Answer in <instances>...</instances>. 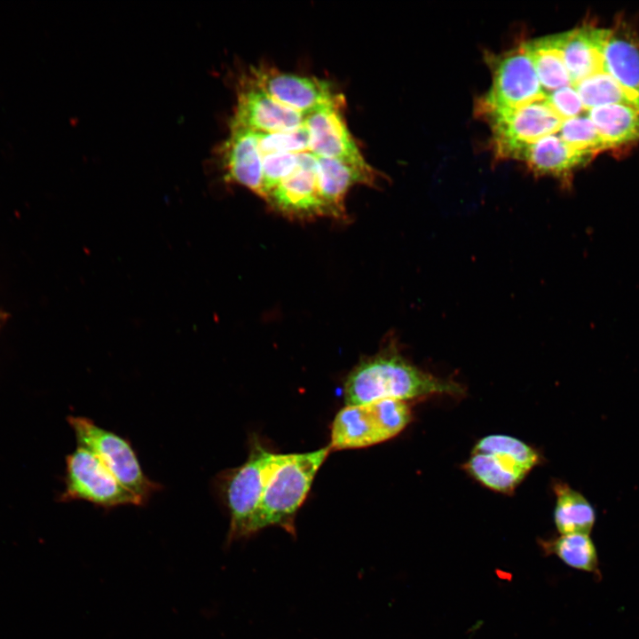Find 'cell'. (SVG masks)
Segmentation results:
<instances>
[{
    "instance_id": "5b68a950",
    "label": "cell",
    "mask_w": 639,
    "mask_h": 639,
    "mask_svg": "<svg viewBox=\"0 0 639 639\" xmlns=\"http://www.w3.org/2000/svg\"><path fill=\"white\" fill-rule=\"evenodd\" d=\"M406 401L383 399L346 405L331 425V450L358 449L391 439L412 421Z\"/></svg>"
},
{
    "instance_id": "d4e9b609",
    "label": "cell",
    "mask_w": 639,
    "mask_h": 639,
    "mask_svg": "<svg viewBox=\"0 0 639 639\" xmlns=\"http://www.w3.org/2000/svg\"><path fill=\"white\" fill-rule=\"evenodd\" d=\"M258 148L261 154L273 152L300 153L310 151V135L308 129L304 122L303 126L293 131L286 132H258Z\"/></svg>"
},
{
    "instance_id": "ba28073f",
    "label": "cell",
    "mask_w": 639,
    "mask_h": 639,
    "mask_svg": "<svg viewBox=\"0 0 639 639\" xmlns=\"http://www.w3.org/2000/svg\"><path fill=\"white\" fill-rule=\"evenodd\" d=\"M489 121L496 154L516 158L526 146L557 132L564 120L545 99L508 110H479Z\"/></svg>"
},
{
    "instance_id": "cb8c5ba5",
    "label": "cell",
    "mask_w": 639,
    "mask_h": 639,
    "mask_svg": "<svg viewBox=\"0 0 639 639\" xmlns=\"http://www.w3.org/2000/svg\"><path fill=\"white\" fill-rule=\"evenodd\" d=\"M300 153L261 154L263 161L262 189L259 195L261 198L265 201L272 191L294 171L298 164Z\"/></svg>"
},
{
    "instance_id": "2e32d148",
    "label": "cell",
    "mask_w": 639,
    "mask_h": 639,
    "mask_svg": "<svg viewBox=\"0 0 639 639\" xmlns=\"http://www.w3.org/2000/svg\"><path fill=\"white\" fill-rule=\"evenodd\" d=\"M593 156L570 147L560 136H546L525 146L517 159L525 162L536 176L567 178L572 170L588 162Z\"/></svg>"
},
{
    "instance_id": "9c48e42d",
    "label": "cell",
    "mask_w": 639,
    "mask_h": 639,
    "mask_svg": "<svg viewBox=\"0 0 639 639\" xmlns=\"http://www.w3.org/2000/svg\"><path fill=\"white\" fill-rule=\"evenodd\" d=\"M493 83L480 100L479 110L516 109L545 99L535 68L526 50L519 48L491 57Z\"/></svg>"
},
{
    "instance_id": "7a4b0ae2",
    "label": "cell",
    "mask_w": 639,
    "mask_h": 639,
    "mask_svg": "<svg viewBox=\"0 0 639 639\" xmlns=\"http://www.w3.org/2000/svg\"><path fill=\"white\" fill-rule=\"evenodd\" d=\"M286 455L268 451L255 437L250 440L247 460L216 477V489L230 516L229 540L251 534V524L264 492Z\"/></svg>"
},
{
    "instance_id": "d6986e66",
    "label": "cell",
    "mask_w": 639,
    "mask_h": 639,
    "mask_svg": "<svg viewBox=\"0 0 639 639\" xmlns=\"http://www.w3.org/2000/svg\"><path fill=\"white\" fill-rule=\"evenodd\" d=\"M587 112L609 148L639 139V108L608 105Z\"/></svg>"
},
{
    "instance_id": "44dd1931",
    "label": "cell",
    "mask_w": 639,
    "mask_h": 639,
    "mask_svg": "<svg viewBox=\"0 0 639 639\" xmlns=\"http://www.w3.org/2000/svg\"><path fill=\"white\" fill-rule=\"evenodd\" d=\"M573 87L586 111L608 105H625L639 108V95L622 86L606 72L588 76Z\"/></svg>"
},
{
    "instance_id": "ffe728a7",
    "label": "cell",
    "mask_w": 639,
    "mask_h": 639,
    "mask_svg": "<svg viewBox=\"0 0 639 639\" xmlns=\"http://www.w3.org/2000/svg\"><path fill=\"white\" fill-rule=\"evenodd\" d=\"M604 60L606 73L639 95V49L629 36L611 30Z\"/></svg>"
},
{
    "instance_id": "5bb4252c",
    "label": "cell",
    "mask_w": 639,
    "mask_h": 639,
    "mask_svg": "<svg viewBox=\"0 0 639 639\" xmlns=\"http://www.w3.org/2000/svg\"><path fill=\"white\" fill-rule=\"evenodd\" d=\"M219 156L227 180L260 195L263 161L256 131L230 125L229 137L220 146Z\"/></svg>"
},
{
    "instance_id": "6da1fadb",
    "label": "cell",
    "mask_w": 639,
    "mask_h": 639,
    "mask_svg": "<svg viewBox=\"0 0 639 639\" xmlns=\"http://www.w3.org/2000/svg\"><path fill=\"white\" fill-rule=\"evenodd\" d=\"M458 383L435 376L407 360L393 343L359 361L343 385L346 405L375 400L406 401L434 395L462 396Z\"/></svg>"
},
{
    "instance_id": "4fadbf2b",
    "label": "cell",
    "mask_w": 639,
    "mask_h": 639,
    "mask_svg": "<svg viewBox=\"0 0 639 639\" xmlns=\"http://www.w3.org/2000/svg\"><path fill=\"white\" fill-rule=\"evenodd\" d=\"M306 115L274 100L246 76L230 125L265 133L293 131L303 126Z\"/></svg>"
},
{
    "instance_id": "9a60e30c",
    "label": "cell",
    "mask_w": 639,
    "mask_h": 639,
    "mask_svg": "<svg viewBox=\"0 0 639 639\" xmlns=\"http://www.w3.org/2000/svg\"><path fill=\"white\" fill-rule=\"evenodd\" d=\"M611 29L583 27L559 34L561 50L572 86L605 72L604 53Z\"/></svg>"
},
{
    "instance_id": "52a82bcc",
    "label": "cell",
    "mask_w": 639,
    "mask_h": 639,
    "mask_svg": "<svg viewBox=\"0 0 639 639\" xmlns=\"http://www.w3.org/2000/svg\"><path fill=\"white\" fill-rule=\"evenodd\" d=\"M85 501L111 509L119 506H140L145 501L126 488L90 449L77 446L67 456L65 489L61 501Z\"/></svg>"
},
{
    "instance_id": "8fae6325",
    "label": "cell",
    "mask_w": 639,
    "mask_h": 639,
    "mask_svg": "<svg viewBox=\"0 0 639 639\" xmlns=\"http://www.w3.org/2000/svg\"><path fill=\"white\" fill-rule=\"evenodd\" d=\"M247 77L274 100L305 114L343 99L325 81L267 66L252 67Z\"/></svg>"
},
{
    "instance_id": "7c38bea8",
    "label": "cell",
    "mask_w": 639,
    "mask_h": 639,
    "mask_svg": "<svg viewBox=\"0 0 639 639\" xmlns=\"http://www.w3.org/2000/svg\"><path fill=\"white\" fill-rule=\"evenodd\" d=\"M270 208L291 219L326 217L318 185V156L311 151L299 154L294 171L268 195Z\"/></svg>"
},
{
    "instance_id": "e0dca14e",
    "label": "cell",
    "mask_w": 639,
    "mask_h": 639,
    "mask_svg": "<svg viewBox=\"0 0 639 639\" xmlns=\"http://www.w3.org/2000/svg\"><path fill=\"white\" fill-rule=\"evenodd\" d=\"M546 94L572 85L561 50L560 36H548L524 44Z\"/></svg>"
},
{
    "instance_id": "8992f818",
    "label": "cell",
    "mask_w": 639,
    "mask_h": 639,
    "mask_svg": "<svg viewBox=\"0 0 639 639\" xmlns=\"http://www.w3.org/2000/svg\"><path fill=\"white\" fill-rule=\"evenodd\" d=\"M78 446L92 451L126 488L138 495L145 503L161 488L143 471L130 441L83 416L67 418Z\"/></svg>"
},
{
    "instance_id": "277c9868",
    "label": "cell",
    "mask_w": 639,
    "mask_h": 639,
    "mask_svg": "<svg viewBox=\"0 0 639 639\" xmlns=\"http://www.w3.org/2000/svg\"><path fill=\"white\" fill-rule=\"evenodd\" d=\"M540 462L539 452L524 441L490 434L477 440L462 468L487 489L509 495Z\"/></svg>"
},
{
    "instance_id": "603a6c76",
    "label": "cell",
    "mask_w": 639,
    "mask_h": 639,
    "mask_svg": "<svg viewBox=\"0 0 639 639\" xmlns=\"http://www.w3.org/2000/svg\"><path fill=\"white\" fill-rule=\"evenodd\" d=\"M559 131L564 142L578 152L594 156L609 148L588 114L564 120Z\"/></svg>"
},
{
    "instance_id": "7402d4cb",
    "label": "cell",
    "mask_w": 639,
    "mask_h": 639,
    "mask_svg": "<svg viewBox=\"0 0 639 639\" xmlns=\"http://www.w3.org/2000/svg\"><path fill=\"white\" fill-rule=\"evenodd\" d=\"M544 548L572 568L599 574L598 556L589 534H561L546 541Z\"/></svg>"
},
{
    "instance_id": "4316f807",
    "label": "cell",
    "mask_w": 639,
    "mask_h": 639,
    "mask_svg": "<svg viewBox=\"0 0 639 639\" xmlns=\"http://www.w3.org/2000/svg\"><path fill=\"white\" fill-rule=\"evenodd\" d=\"M5 319H6V314L0 312V327L2 326V324L4 323Z\"/></svg>"
},
{
    "instance_id": "484cf974",
    "label": "cell",
    "mask_w": 639,
    "mask_h": 639,
    "mask_svg": "<svg viewBox=\"0 0 639 639\" xmlns=\"http://www.w3.org/2000/svg\"><path fill=\"white\" fill-rule=\"evenodd\" d=\"M545 99L564 121L581 115L585 110L576 89L572 85L546 93Z\"/></svg>"
},
{
    "instance_id": "ac0fdd59",
    "label": "cell",
    "mask_w": 639,
    "mask_h": 639,
    "mask_svg": "<svg viewBox=\"0 0 639 639\" xmlns=\"http://www.w3.org/2000/svg\"><path fill=\"white\" fill-rule=\"evenodd\" d=\"M554 522L561 534H589L596 522V512L580 492L564 482H555Z\"/></svg>"
},
{
    "instance_id": "30bf717a",
    "label": "cell",
    "mask_w": 639,
    "mask_h": 639,
    "mask_svg": "<svg viewBox=\"0 0 639 639\" xmlns=\"http://www.w3.org/2000/svg\"><path fill=\"white\" fill-rule=\"evenodd\" d=\"M343 102L326 105L306 115L309 149L317 156L340 161L377 179L349 131L342 113Z\"/></svg>"
},
{
    "instance_id": "3957f363",
    "label": "cell",
    "mask_w": 639,
    "mask_h": 639,
    "mask_svg": "<svg viewBox=\"0 0 639 639\" xmlns=\"http://www.w3.org/2000/svg\"><path fill=\"white\" fill-rule=\"evenodd\" d=\"M330 451L327 446L306 453L287 454L267 484L251 524V533L272 525L294 532L296 514Z\"/></svg>"
}]
</instances>
